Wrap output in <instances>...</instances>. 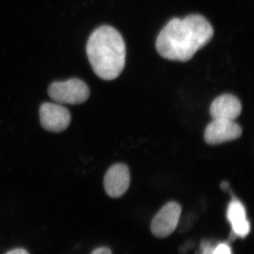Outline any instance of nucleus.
<instances>
[{
    "instance_id": "6",
    "label": "nucleus",
    "mask_w": 254,
    "mask_h": 254,
    "mask_svg": "<svg viewBox=\"0 0 254 254\" xmlns=\"http://www.w3.org/2000/svg\"><path fill=\"white\" fill-rule=\"evenodd\" d=\"M242 133V128L235 121L213 120L205 128L204 138L208 144L218 145L237 139Z\"/></svg>"
},
{
    "instance_id": "10",
    "label": "nucleus",
    "mask_w": 254,
    "mask_h": 254,
    "mask_svg": "<svg viewBox=\"0 0 254 254\" xmlns=\"http://www.w3.org/2000/svg\"><path fill=\"white\" fill-rule=\"evenodd\" d=\"M215 246L209 241L203 240L200 243V250L195 254H213Z\"/></svg>"
},
{
    "instance_id": "5",
    "label": "nucleus",
    "mask_w": 254,
    "mask_h": 254,
    "mask_svg": "<svg viewBox=\"0 0 254 254\" xmlns=\"http://www.w3.org/2000/svg\"><path fill=\"white\" fill-rule=\"evenodd\" d=\"M71 118L69 111L59 104L43 103L40 108L41 125L49 131H64L69 126Z\"/></svg>"
},
{
    "instance_id": "9",
    "label": "nucleus",
    "mask_w": 254,
    "mask_h": 254,
    "mask_svg": "<svg viewBox=\"0 0 254 254\" xmlns=\"http://www.w3.org/2000/svg\"><path fill=\"white\" fill-rule=\"evenodd\" d=\"M227 218L232 227V232L237 237L245 238L250 234L251 226L247 218L244 205L234 197L227 210Z\"/></svg>"
},
{
    "instance_id": "13",
    "label": "nucleus",
    "mask_w": 254,
    "mask_h": 254,
    "mask_svg": "<svg viewBox=\"0 0 254 254\" xmlns=\"http://www.w3.org/2000/svg\"><path fill=\"white\" fill-rule=\"evenodd\" d=\"M6 254H29V253L23 249H15L14 250L10 251Z\"/></svg>"
},
{
    "instance_id": "12",
    "label": "nucleus",
    "mask_w": 254,
    "mask_h": 254,
    "mask_svg": "<svg viewBox=\"0 0 254 254\" xmlns=\"http://www.w3.org/2000/svg\"><path fill=\"white\" fill-rule=\"evenodd\" d=\"M91 254H112L111 250L106 247H100L92 252Z\"/></svg>"
},
{
    "instance_id": "3",
    "label": "nucleus",
    "mask_w": 254,
    "mask_h": 254,
    "mask_svg": "<svg viewBox=\"0 0 254 254\" xmlns=\"http://www.w3.org/2000/svg\"><path fill=\"white\" fill-rule=\"evenodd\" d=\"M50 98L60 104L79 105L89 98L90 90L84 81L71 78L66 81H55L48 88Z\"/></svg>"
},
{
    "instance_id": "1",
    "label": "nucleus",
    "mask_w": 254,
    "mask_h": 254,
    "mask_svg": "<svg viewBox=\"0 0 254 254\" xmlns=\"http://www.w3.org/2000/svg\"><path fill=\"white\" fill-rule=\"evenodd\" d=\"M213 28L199 14L170 20L158 35L156 49L159 55L172 61L187 62L213 36Z\"/></svg>"
},
{
    "instance_id": "11",
    "label": "nucleus",
    "mask_w": 254,
    "mask_h": 254,
    "mask_svg": "<svg viewBox=\"0 0 254 254\" xmlns=\"http://www.w3.org/2000/svg\"><path fill=\"white\" fill-rule=\"evenodd\" d=\"M213 254H232V252L228 244L220 243L215 246Z\"/></svg>"
},
{
    "instance_id": "14",
    "label": "nucleus",
    "mask_w": 254,
    "mask_h": 254,
    "mask_svg": "<svg viewBox=\"0 0 254 254\" xmlns=\"http://www.w3.org/2000/svg\"><path fill=\"white\" fill-rule=\"evenodd\" d=\"M220 187H221L222 190H228L229 188H230V185H229L228 182H223L220 185Z\"/></svg>"
},
{
    "instance_id": "4",
    "label": "nucleus",
    "mask_w": 254,
    "mask_h": 254,
    "mask_svg": "<svg viewBox=\"0 0 254 254\" xmlns=\"http://www.w3.org/2000/svg\"><path fill=\"white\" fill-rule=\"evenodd\" d=\"M182 208L176 202H169L155 215L150 225L152 233L159 238L170 236L178 225Z\"/></svg>"
},
{
    "instance_id": "8",
    "label": "nucleus",
    "mask_w": 254,
    "mask_h": 254,
    "mask_svg": "<svg viewBox=\"0 0 254 254\" xmlns=\"http://www.w3.org/2000/svg\"><path fill=\"white\" fill-rule=\"evenodd\" d=\"M240 100L232 94H224L215 98L210 105V116L213 120L235 121L242 113Z\"/></svg>"
},
{
    "instance_id": "7",
    "label": "nucleus",
    "mask_w": 254,
    "mask_h": 254,
    "mask_svg": "<svg viewBox=\"0 0 254 254\" xmlns=\"http://www.w3.org/2000/svg\"><path fill=\"white\" fill-rule=\"evenodd\" d=\"M129 185V170L125 164L119 163L113 165L105 174V191L112 198H119L125 194Z\"/></svg>"
},
{
    "instance_id": "2",
    "label": "nucleus",
    "mask_w": 254,
    "mask_h": 254,
    "mask_svg": "<svg viewBox=\"0 0 254 254\" xmlns=\"http://www.w3.org/2000/svg\"><path fill=\"white\" fill-rule=\"evenodd\" d=\"M88 60L95 74L103 80L115 79L126 63V46L115 28L103 26L95 29L86 46Z\"/></svg>"
}]
</instances>
